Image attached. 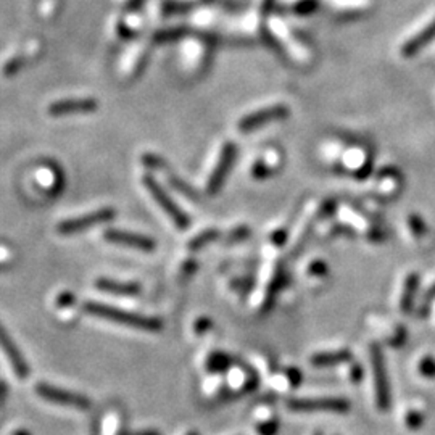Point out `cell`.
I'll return each mask as SVG.
<instances>
[{
	"instance_id": "19",
	"label": "cell",
	"mask_w": 435,
	"mask_h": 435,
	"mask_svg": "<svg viewBox=\"0 0 435 435\" xmlns=\"http://www.w3.org/2000/svg\"><path fill=\"white\" fill-rule=\"evenodd\" d=\"M422 424H424V416H422L419 411H408V414H406V426H408L410 431H419Z\"/></svg>"
},
{
	"instance_id": "3",
	"label": "cell",
	"mask_w": 435,
	"mask_h": 435,
	"mask_svg": "<svg viewBox=\"0 0 435 435\" xmlns=\"http://www.w3.org/2000/svg\"><path fill=\"white\" fill-rule=\"evenodd\" d=\"M142 184L145 185V189L149 190V194L152 195V199L156 203H158L161 210H163L168 214V218L171 219L176 228H179V229H187L189 228L190 219H189L187 214H185L181 210V207H178V203L171 199L170 194H168L166 190L161 187L160 182L156 181L155 178L144 176Z\"/></svg>"
},
{
	"instance_id": "15",
	"label": "cell",
	"mask_w": 435,
	"mask_h": 435,
	"mask_svg": "<svg viewBox=\"0 0 435 435\" xmlns=\"http://www.w3.org/2000/svg\"><path fill=\"white\" fill-rule=\"evenodd\" d=\"M352 359L350 350H335V352H323L311 356V364L316 368H330L337 364L348 363Z\"/></svg>"
},
{
	"instance_id": "10",
	"label": "cell",
	"mask_w": 435,
	"mask_h": 435,
	"mask_svg": "<svg viewBox=\"0 0 435 435\" xmlns=\"http://www.w3.org/2000/svg\"><path fill=\"white\" fill-rule=\"evenodd\" d=\"M97 110V100L91 97H73L57 100L49 107L52 116H65L71 113H91Z\"/></svg>"
},
{
	"instance_id": "2",
	"label": "cell",
	"mask_w": 435,
	"mask_h": 435,
	"mask_svg": "<svg viewBox=\"0 0 435 435\" xmlns=\"http://www.w3.org/2000/svg\"><path fill=\"white\" fill-rule=\"evenodd\" d=\"M369 355H371V366H373V374H374L376 405L381 411H387L392 405V390H390V381H388V374H387L384 353H382L381 345L377 344L371 345Z\"/></svg>"
},
{
	"instance_id": "23",
	"label": "cell",
	"mask_w": 435,
	"mask_h": 435,
	"mask_svg": "<svg viewBox=\"0 0 435 435\" xmlns=\"http://www.w3.org/2000/svg\"><path fill=\"white\" fill-rule=\"evenodd\" d=\"M318 8V0H300L295 5V11H298L300 15H310Z\"/></svg>"
},
{
	"instance_id": "5",
	"label": "cell",
	"mask_w": 435,
	"mask_h": 435,
	"mask_svg": "<svg viewBox=\"0 0 435 435\" xmlns=\"http://www.w3.org/2000/svg\"><path fill=\"white\" fill-rule=\"evenodd\" d=\"M287 406L294 411H334V413H347L352 408L350 402L342 397H318V398H290Z\"/></svg>"
},
{
	"instance_id": "27",
	"label": "cell",
	"mask_w": 435,
	"mask_h": 435,
	"mask_svg": "<svg viewBox=\"0 0 435 435\" xmlns=\"http://www.w3.org/2000/svg\"><path fill=\"white\" fill-rule=\"evenodd\" d=\"M272 5V0H261V7H263V10H269Z\"/></svg>"
},
{
	"instance_id": "30",
	"label": "cell",
	"mask_w": 435,
	"mask_h": 435,
	"mask_svg": "<svg viewBox=\"0 0 435 435\" xmlns=\"http://www.w3.org/2000/svg\"><path fill=\"white\" fill-rule=\"evenodd\" d=\"M315 435H323V434H321V432H316V434H315Z\"/></svg>"
},
{
	"instance_id": "8",
	"label": "cell",
	"mask_w": 435,
	"mask_h": 435,
	"mask_svg": "<svg viewBox=\"0 0 435 435\" xmlns=\"http://www.w3.org/2000/svg\"><path fill=\"white\" fill-rule=\"evenodd\" d=\"M289 116V107L286 105H271L260 108L257 112L243 116L239 121V129L240 132H253L258 127L274 123V121L286 120Z\"/></svg>"
},
{
	"instance_id": "16",
	"label": "cell",
	"mask_w": 435,
	"mask_h": 435,
	"mask_svg": "<svg viewBox=\"0 0 435 435\" xmlns=\"http://www.w3.org/2000/svg\"><path fill=\"white\" fill-rule=\"evenodd\" d=\"M219 237V231L218 229H205L202 231L200 234H197L195 237H192V239L189 240V250H200V248H203L205 245H208V243H211L213 240H216Z\"/></svg>"
},
{
	"instance_id": "14",
	"label": "cell",
	"mask_w": 435,
	"mask_h": 435,
	"mask_svg": "<svg viewBox=\"0 0 435 435\" xmlns=\"http://www.w3.org/2000/svg\"><path fill=\"white\" fill-rule=\"evenodd\" d=\"M95 287L98 290H102V292L116 294V295H137L141 292V287H139L137 282H121L115 279H107V277L97 279Z\"/></svg>"
},
{
	"instance_id": "17",
	"label": "cell",
	"mask_w": 435,
	"mask_h": 435,
	"mask_svg": "<svg viewBox=\"0 0 435 435\" xmlns=\"http://www.w3.org/2000/svg\"><path fill=\"white\" fill-rule=\"evenodd\" d=\"M408 226L414 237H424L427 234V224L419 214H410L408 216Z\"/></svg>"
},
{
	"instance_id": "26",
	"label": "cell",
	"mask_w": 435,
	"mask_h": 435,
	"mask_svg": "<svg viewBox=\"0 0 435 435\" xmlns=\"http://www.w3.org/2000/svg\"><path fill=\"white\" fill-rule=\"evenodd\" d=\"M371 239H376V240H381V239H384V232H381V231H371Z\"/></svg>"
},
{
	"instance_id": "20",
	"label": "cell",
	"mask_w": 435,
	"mask_h": 435,
	"mask_svg": "<svg viewBox=\"0 0 435 435\" xmlns=\"http://www.w3.org/2000/svg\"><path fill=\"white\" fill-rule=\"evenodd\" d=\"M419 373L421 376L427 377V379H434L435 377V358L434 356H424L421 359Z\"/></svg>"
},
{
	"instance_id": "13",
	"label": "cell",
	"mask_w": 435,
	"mask_h": 435,
	"mask_svg": "<svg viewBox=\"0 0 435 435\" xmlns=\"http://www.w3.org/2000/svg\"><path fill=\"white\" fill-rule=\"evenodd\" d=\"M419 284H421L419 274H416V272H411V274L406 277L402 292V300H400V308H402L403 315H410V313L413 311L417 290H419Z\"/></svg>"
},
{
	"instance_id": "4",
	"label": "cell",
	"mask_w": 435,
	"mask_h": 435,
	"mask_svg": "<svg viewBox=\"0 0 435 435\" xmlns=\"http://www.w3.org/2000/svg\"><path fill=\"white\" fill-rule=\"evenodd\" d=\"M113 218H115L113 208H100V210L81 214V216L62 221L57 226V231L60 232L62 236H73L89 228H94V226L112 221Z\"/></svg>"
},
{
	"instance_id": "11",
	"label": "cell",
	"mask_w": 435,
	"mask_h": 435,
	"mask_svg": "<svg viewBox=\"0 0 435 435\" xmlns=\"http://www.w3.org/2000/svg\"><path fill=\"white\" fill-rule=\"evenodd\" d=\"M2 347H4L5 355H7L8 359H10V364H11V368H13L16 377H18V379H21V381L28 379L29 366H28L26 359L23 358L21 352L18 350V347H16L15 342L10 339V335L5 329H2Z\"/></svg>"
},
{
	"instance_id": "6",
	"label": "cell",
	"mask_w": 435,
	"mask_h": 435,
	"mask_svg": "<svg viewBox=\"0 0 435 435\" xmlns=\"http://www.w3.org/2000/svg\"><path fill=\"white\" fill-rule=\"evenodd\" d=\"M36 393L44 400H47L50 403L69 406V408H78V410H87L91 406V400L81 393L71 392V390H63L55 385L45 384V382H39L36 385Z\"/></svg>"
},
{
	"instance_id": "25",
	"label": "cell",
	"mask_w": 435,
	"mask_h": 435,
	"mask_svg": "<svg viewBox=\"0 0 435 435\" xmlns=\"http://www.w3.org/2000/svg\"><path fill=\"white\" fill-rule=\"evenodd\" d=\"M126 435H161L158 431H152V429H145V431H136V432H129Z\"/></svg>"
},
{
	"instance_id": "22",
	"label": "cell",
	"mask_w": 435,
	"mask_h": 435,
	"mask_svg": "<svg viewBox=\"0 0 435 435\" xmlns=\"http://www.w3.org/2000/svg\"><path fill=\"white\" fill-rule=\"evenodd\" d=\"M406 340H408V330H406L405 326H400L397 327L395 334L392 335V339L388 340V345L393 348H402L406 344Z\"/></svg>"
},
{
	"instance_id": "7",
	"label": "cell",
	"mask_w": 435,
	"mask_h": 435,
	"mask_svg": "<svg viewBox=\"0 0 435 435\" xmlns=\"http://www.w3.org/2000/svg\"><path fill=\"white\" fill-rule=\"evenodd\" d=\"M236 155H237V147L234 144L228 142V144L223 145L221 153H219L218 163H216V166L213 168L210 178H208V184H207V192L208 194L216 195L219 190H221L226 178H228L231 168H232V165H234Z\"/></svg>"
},
{
	"instance_id": "21",
	"label": "cell",
	"mask_w": 435,
	"mask_h": 435,
	"mask_svg": "<svg viewBox=\"0 0 435 435\" xmlns=\"http://www.w3.org/2000/svg\"><path fill=\"white\" fill-rule=\"evenodd\" d=\"M171 184H173V187H174V189L179 190V192H181V194H184L185 197H187V199H190V200H199V195H197L195 190H194V189H190L187 184H185L184 181H181V179L171 178Z\"/></svg>"
},
{
	"instance_id": "28",
	"label": "cell",
	"mask_w": 435,
	"mask_h": 435,
	"mask_svg": "<svg viewBox=\"0 0 435 435\" xmlns=\"http://www.w3.org/2000/svg\"><path fill=\"white\" fill-rule=\"evenodd\" d=\"M15 435H29L28 432H25V431H20V432H16Z\"/></svg>"
},
{
	"instance_id": "29",
	"label": "cell",
	"mask_w": 435,
	"mask_h": 435,
	"mask_svg": "<svg viewBox=\"0 0 435 435\" xmlns=\"http://www.w3.org/2000/svg\"><path fill=\"white\" fill-rule=\"evenodd\" d=\"M187 435H199V434H197V432H189Z\"/></svg>"
},
{
	"instance_id": "24",
	"label": "cell",
	"mask_w": 435,
	"mask_h": 435,
	"mask_svg": "<svg viewBox=\"0 0 435 435\" xmlns=\"http://www.w3.org/2000/svg\"><path fill=\"white\" fill-rule=\"evenodd\" d=\"M363 379V368L361 366H353V369H352V381L353 382H359Z\"/></svg>"
},
{
	"instance_id": "1",
	"label": "cell",
	"mask_w": 435,
	"mask_h": 435,
	"mask_svg": "<svg viewBox=\"0 0 435 435\" xmlns=\"http://www.w3.org/2000/svg\"><path fill=\"white\" fill-rule=\"evenodd\" d=\"M83 310L87 313V315L108 319V321L121 324V326H127L139 330H149V332H156V330H160L161 326H163L160 319L156 318L139 315V313L124 311L112 305L100 303V301H86L83 305Z\"/></svg>"
},
{
	"instance_id": "18",
	"label": "cell",
	"mask_w": 435,
	"mask_h": 435,
	"mask_svg": "<svg viewBox=\"0 0 435 435\" xmlns=\"http://www.w3.org/2000/svg\"><path fill=\"white\" fill-rule=\"evenodd\" d=\"M434 300H435V284H432V286L429 287L426 295H424V297H422V301H421V305H419V310H417V315H419V318H427L429 316Z\"/></svg>"
},
{
	"instance_id": "12",
	"label": "cell",
	"mask_w": 435,
	"mask_h": 435,
	"mask_svg": "<svg viewBox=\"0 0 435 435\" xmlns=\"http://www.w3.org/2000/svg\"><path fill=\"white\" fill-rule=\"evenodd\" d=\"M434 39H435V18L431 23H429V25L424 29H421V31L417 33L416 36L411 37L408 42L403 44L402 55L406 57V58L416 57L422 49L427 47V45L431 44Z\"/></svg>"
},
{
	"instance_id": "9",
	"label": "cell",
	"mask_w": 435,
	"mask_h": 435,
	"mask_svg": "<svg viewBox=\"0 0 435 435\" xmlns=\"http://www.w3.org/2000/svg\"><path fill=\"white\" fill-rule=\"evenodd\" d=\"M103 237H105V240L116 243V245L134 248V250L139 252H153L156 247L155 240L150 239V237L121 229H108L103 232Z\"/></svg>"
}]
</instances>
